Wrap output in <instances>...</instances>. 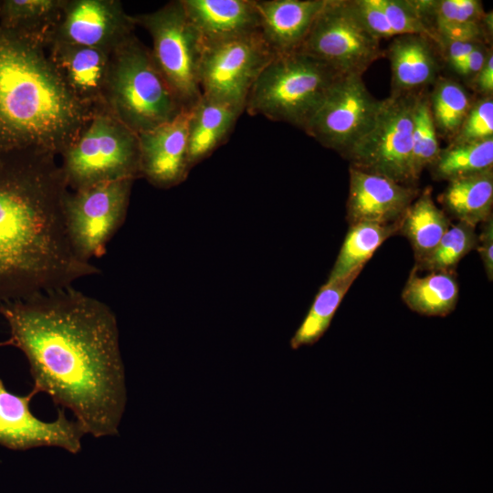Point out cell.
<instances>
[{
	"instance_id": "obj_37",
	"label": "cell",
	"mask_w": 493,
	"mask_h": 493,
	"mask_svg": "<svg viewBox=\"0 0 493 493\" xmlns=\"http://www.w3.org/2000/svg\"><path fill=\"white\" fill-rule=\"evenodd\" d=\"M490 49L486 44H478L456 72L471 81L483 67Z\"/></svg>"
},
{
	"instance_id": "obj_38",
	"label": "cell",
	"mask_w": 493,
	"mask_h": 493,
	"mask_svg": "<svg viewBox=\"0 0 493 493\" xmlns=\"http://www.w3.org/2000/svg\"><path fill=\"white\" fill-rule=\"evenodd\" d=\"M478 42H450L441 48L444 50L446 60L451 68L456 72L466 58L477 47ZM484 44V43H483Z\"/></svg>"
},
{
	"instance_id": "obj_10",
	"label": "cell",
	"mask_w": 493,
	"mask_h": 493,
	"mask_svg": "<svg viewBox=\"0 0 493 493\" xmlns=\"http://www.w3.org/2000/svg\"><path fill=\"white\" fill-rule=\"evenodd\" d=\"M275 56L261 31L204 44L202 94L245 110L251 88Z\"/></svg>"
},
{
	"instance_id": "obj_36",
	"label": "cell",
	"mask_w": 493,
	"mask_h": 493,
	"mask_svg": "<svg viewBox=\"0 0 493 493\" xmlns=\"http://www.w3.org/2000/svg\"><path fill=\"white\" fill-rule=\"evenodd\" d=\"M477 235V250L489 281L493 279V215L486 220Z\"/></svg>"
},
{
	"instance_id": "obj_22",
	"label": "cell",
	"mask_w": 493,
	"mask_h": 493,
	"mask_svg": "<svg viewBox=\"0 0 493 493\" xmlns=\"http://www.w3.org/2000/svg\"><path fill=\"white\" fill-rule=\"evenodd\" d=\"M63 0H0V27L42 47L49 44Z\"/></svg>"
},
{
	"instance_id": "obj_25",
	"label": "cell",
	"mask_w": 493,
	"mask_h": 493,
	"mask_svg": "<svg viewBox=\"0 0 493 493\" xmlns=\"http://www.w3.org/2000/svg\"><path fill=\"white\" fill-rule=\"evenodd\" d=\"M450 226L446 213L435 205L431 190L426 189L401 217L398 232L408 239L419 262L433 251Z\"/></svg>"
},
{
	"instance_id": "obj_30",
	"label": "cell",
	"mask_w": 493,
	"mask_h": 493,
	"mask_svg": "<svg viewBox=\"0 0 493 493\" xmlns=\"http://www.w3.org/2000/svg\"><path fill=\"white\" fill-rule=\"evenodd\" d=\"M440 146L431 114L429 98L424 90L417 93L414 110L410 174L412 184L418 181L423 170L436 160Z\"/></svg>"
},
{
	"instance_id": "obj_2",
	"label": "cell",
	"mask_w": 493,
	"mask_h": 493,
	"mask_svg": "<svg viewBox=\"0 0 493 493\" xmlns=\"http://www.w3.org/2000/svg\"><path fill=\"white\" fill-rule=\"evenodd\" d=\"M68 192L56 156L0 153V303L72 287L100 273L69 237Z\"/></svg>"
},
{
	"instance_id": "obj_19",
	"label": "cell",
	"mask_w": 493,
	"mask_h": 493,
	"mask_svg": "<svg viewBox=\"0 0 493 493\" xmlns=\"http://www.w3.org/2000/svg\"><path fill=\"white\" fill-rule=\"evenodd\" d=\"M203 45L260 31L256 0H182Z\"/></svg>"
},
{
	"instance_id": "obj_26",
	"label": "cell",
	"mask_w": 493,
	"mask_h": 493,
	"mask_svg": "<svg viewBox=\"0 0 493 493\" xmlns=\"http://www.w3.org/2000/svg\"><path fill=\"white\" fill-rule=\"evenodd\" d=\"M399 226L400 220L393 224L361 222L350 225L327 281L341 279L363 268L382 244L398 233Z\"/></svg>"
},
{
	"instance_id": "obj_18",
	"label": "cell",
	"mask_w": 493,
	"mask_h": 493,
	"mask_svg": "<svg viewBox=\"0 0 493 493\" xmlns=\"http://www.w3.org/2000/svg\"><path fill=\"white\" fill-rule=\"evenodd\" d=\"M325 0H256L260 31L276 53L299 51Z\"/></svg>"
},
{
	"instance_id": "obj_12",
	"label": "cell",
	"mask_w": 493,
	"mask_h": 493,
	"mask_svg": "<svg viewBox=\"0 0 493 493\" xmlns=\"http://www.w3.org/2000/svg\"><path fill=\"white\" fill-rule=\"evenodd\" d=\"M362 77L341 76L303 130L343 158L371 129L382 102L369 92Z\"/></svg>"
},
{
	"instance_id": "obj_20",
	"label": "cell",
	"mask_w": 493,
	"mask_h": 493,
	"mask_svg": "<svg viewBox=\"0 0 493 493\" xmlns=\"http://www.w3.org/2000/svg\"><path fill=\"white\" fill-rule=\"evenodd\" d=\"M435 42L421 35L392 38L386 55L392 72V92H419L437 79L439 63Z\"/></svg>"
},
{
	"instance_id": "obj_14",
	"label": "cell",
	"mask_w": 493,
	"mask_h": 493,
	"mask_svg": "<svg viewBox=\"0 0 493 493\" xmlns=\"http://www.w3.org/2000/svg\"><path fill=\"white\" fill-rule=\"evenodd\" d=\"M135 26L133 16L125 12L121 1L63 0L51 41L111 53L134 35Z\"/></svg>"
},
{
	"instance_id": "obj_15",
	"label": "cell",
	"mask_w": 493,
	"mask_h": 493,
	"mask_svg": "<svg viewBox=\"0 0 493 493\" xmlns=\"http://www.w3.org/2000/svg\"><path fill=\"white\" fill-rule=\"evenodd\" d=\"M190 110L139 133L141 177L158 188L183 183L192 169L189 161Z\"/></svg>"
},
{
	"instance_id": "obj_3",
	"label": "cell",
	"mask_w": 493,
	"mask_h": 493,
	"mask_svg": "<svg viewBox=\"0 0 493 493\" xmlns=\"http://www.w3.org/2000/svg\"><path fill=\"white\" fill-rule=\"evenodd\" d=\"M93 110L68 91L44 47L0 27V153L60 155Z\"/></svg>"
},
{
	"instance_id": "obj_23",
	"label": "cell",
	"mask_w": 493,
	"mask_h": 493,
	"mask_svg": "<svg viewBox=\"0 0 493 493\" xmlns=\"http://www.w3.org/2000/svg\"><path fill=\"white\" fill-rule=\"evenodd\" d=\"M440 201L458 222L484 223L492 216L493 169L448 181Z\"/></svg>"
},
{
	"instance_id": "obj_28",
	"label": "cell",
	"mask_w": 493,
	"mask_h": 493,
	"mask_svg": "<svg viewBox=\"0 0 493 493\" xmlns=\"http://www.w3.org/2000/svg\"><path fill=\"white\" fill-rule=\"evenodd\" d=\"M436 180L450 181L493 169V139L457 143L441 149L431 165Z\"/></svg>"
},
{
	"instance_id": "obj_4",
	"label": "cell",
	"mask_w": 493,
	"mask_h": 493,
	"mask_svg": "<svg viewBox=\"0 0 493 493\" xmlns=\"http://www.w3.org/2000/svg\"><path fill=\"white\" fill-rule=\"evenodd\" d=\"M104 101L111 113L138 134L186 110L159 71L151 49L135 34L110 54Z\"/></svg>"
},
{
	"instance_id": "obj_1",
	"label": "cell",
	"mask_w": 493,
	"mask_h": 493,
	"mask_svg": "<svg viewBox=\"0 0 493 493\" xmlns=\"http://www.w3.org/2000/svg\"><path fill=\"white\" fill-rule=\"evenodd\" d=\"M33 390L69 409L86 435L115 436L127 404L118 322L104 302L72 287L0 303Z\"/></svg>"
},
{
	"instance_id": "obj_6",
	"label": "cell",
	"mask_w": 493,
	"mask_h": 493,
	"mask_svg": "<svg viewBox=\"0 0 493 493\" xmlns=\"http://www.w3.org/2000/svg\"><path fill=\"white\" fill-rule=\"evenodd\" d=\"M68 189L141 178L139 135L106 106L95 108L75 140L59 155Z\"/></svg>"
},
{
	"instance_id": "obj_24",
	"label": "cell",
	"mask_w": 493,
	"mask_h": 493,
	"mask_svg": "<svg viewBox=\"0 0 493 493\" xmlns=\"http://www.w3.org/2000/svg\"><path fill=\"white\" fill-rule=\"evenodd\" d=\"M459 295L455 272L433 271L424 277L414 268L402 292V299L413 311L445 317L456 309Z\"/></svg>"
},
{
	"instance_id": "obj_39",
	"label": "cell",
	"mask_w": 493,
	"mask_h": 493,
	"mask_svg": "<svg viewBox=\"0 0 493 493\" xmlns=\"http://www.w3.org/2000/svg\"><path fill=\"white\" fill-rule=\"evenodd\" d=\"M476 90L482 97L492 96L493 94V53L492 48L489 50L488 58L478 71V73L471 80Z\"/></svg>"
},
{
	"instance_id": "obj_27",
	"label": "cell",
	"mask_w": 493,
	"mask_h": 493,
	"mask_svg": "<svg viewBox=\"0 0 493 493\" xmlns=\"http://www.w3.org/2000/svg\"><path fill=\"white\" fill-rule=\"evenodd\" d=\"M362 270L357 269L339 280L327 281L320 288L308 314L290 340L292 349L312 345L323 336L344 296Z\"/></svg>"
},
{
	"instance_id": "obj_34",
	"label": "cell",
	"mask_w": 493,
	"mask_h": 493,
	"mask_svg": "<svg viewBox=\"0 0 493 493\" xmlns=\"http://www.w3.org/2000/svg\"><path fill=\"white\" fill-rule=\"evenodd\" d=\"M388 22L397 36L421 35L435 44L431 34L411 0H379Z\"/></svg>"
},
{
	"instance_id": "obj_21",
	"label": "cell",
	"mask_w": 493,
	"mask_h": 493,
	"mask_svg": "<svg viewBox=\"0 0 493 493\" xmlns=\"http://www.w3.org/2000/svg\"><path fill=\"white\" fill-rule=\"evenodd\" d=\"M244 111L240 107L202 94L190 110L188 148L192 168L225 143Z\"/></svg>"
},
{
	"instance_id": "obj_17",
	"label": "cell",
	"mask_w": 493,
	"mask_h": 493,
	"mask_svg": "<svg viewBox=\"0 0 493 493\" xmlns=\"http://www.w3.org/2000/svg\"><path fill=\"white\" fill-rule=\"evenodd\" d=\"M347 220L351 224L398 222L418 196V189L390 178L349 168Z\"/></svg>"
},
{
	"instance_id": "obj_8",
	"label": "cell",
	"mask_w": 493,
	"mask_h": 493,
	"mask_svg": "<svg viewBox=\"0 0 493 493\" xmlns=\"http://www.w3.org/2000/svg\"><path fill=\"white\" fill-rule=\"evenodd\" d=\"M417 93L391 92L382 100L372 126L345 156L350 166L412 186V132Z\"/></svg>"
},
{
	"instance_id": "obj_31",
	"label": "cell",
	"mask_w": 493,
	"mask_h": 493,
	"mask_svg": "<svg viewBox=\"0 0 493 493\" xmlns=\"http://www.w3.org/2000/svg\"><path fill=\"white\" fill-rule=\"evenodd\" d=\"M476 227L458 222L450 226L433 251L416 262L415 270L455 272L457 264L477 248Z\"/></svg>"
},
{
	"instance_id": "obj_16",
	"label": "cell",
	"mask_w": 493,
	"mask_h": 493,
	"mask_svg": "<svg viewBox=\"0 0 493 493\" xmlns=\"http://www.w3.org/2000/svg\"><path fill=\"white\" fill-rule=\"evenodd\" d=\"M45 51L58 77L77 101L91 110L106 106L104 93L111 53L60 41H51Z\"/></svg>"
},
{
	"instance_id": "obj_11",
	"label": "cell",
	"mask_w": 493,
	"mask_h": 493,
	"mask_svg": "<svg viewBox=\"0 0 493 493\" xmlns=\"http://www.w3.org/2000/svg\"><path fill=\"white\" fill-rule=\"evenodd\" d=\"M134 180L99 183L68 192L66 224L79 255L91 262L106 252V246L126 218Z\"/></svg>"
},
{
	"instance_id": "obj_5",
	"label": "cell",
	"mask_w": 493,
	"mask_h": 493,
	"mask_svg": "<svg viewBox=\"0 0 493 493\" xmlns=\"http://www.w3.org/2000/svg\"><path fill=\"white\" fill-rule=\"evenodd\" d=\"M341 76L300 51L276 55L251 88L245 111L304 130Z\"/></svg>"
},
{
	"instance_id": "obj_13",
	"label": "cell",
	"mask_w": 493,
	"mask_h": 493,
	"mask_svg": "<svg viewBox=\"0 0 493 493\" xmlns=\"http://www.w3.org/2000/svg\"><path fill=\"white\" fill-rule=\"evenodd\" d=\"M36 394L32 389L27 395H16L6 390L0 378V445L18 451L51 446L79 453L86 435L82 426L76 420H68L63 408L58 409L55 421L37 418L29 408Z\"/></svg>"
},
{
	"instance_id": "obj_35",
	"label": "cell",
	"mask_w": 493,
	"mask_h": 493,
	"mask_svg": "<svg viewBox=\"0 0 493 493\" xmlns=\"http://www.w3.org/2000/svg\"><path fill=\"white\" fill-rule=\"evenodd\" d=\"M353 1L364 26L372 37L381 41L397 36L391 27L379 0Z\"/></svg>"
},
{
	"instance_id": "obj_32",
	"label": "cell",
	"mask_w": 493,
	"mask_h": 493,
	"mask_svg": "<svg viewBox=\"0 0 493 493\" xmlns=\"http://www.w3.org/2000/svg\"><path fill=\"white\" fill-rule=\"evenodd\" d=\"M493 139V96L473 102L450 143H469Z\"/></svg>"
},
{
	"instance_id": "obj_33",
	"label": "cell",
	"mask_w": 493,
	"mask_h": 493,
	"mask_svg": "<svg viewBox=\"0 0 493 493\" xmlns=\"http://www.w3.org/2000/svg\"><path fill=\"white\" fill-rule=\"evenodd\" d=\"M485 13L478 0H434L430 31L435 37L434 30L440 26L481 23Z\"/></svg>"
},
{
	"instance_id": "obj_29",
	"label": "cell",
	"mask_w": 493,
	"mask_h": 493,
	"mask_svg": "<svg viewBox=\"0 0 493 493\" xmlns=\"http://www.w3.org/2000/svg\"><path fill=\"white\" fill-rule=\"evenodd\" d=\"M428 98L437 134L451 141L473 104L469 94L458 82L437 78Z\"/></svg>"
},
{
	"instance_id": "obj_7",
	"label": "cell",
	"mask_w": 493,
	"mask_h": 493,
	"mask_svg": "<svg viewBox=\"0 0 493 493\" xmlns=\"http://www.w3.org/2000/svg\"><path fill=\"white\" fill-rule=\"evenodd\" d=\"M136 26L151 36V53L159 71L176 99L191 110L202 96L200 63L201 37L188 18L182 0L171 1L159 9L133 16Z\"/></svg>"
},
{
	"instance_id": "obj_9",
	"label": "cell",
	"mask_w": 493,
	"mask_h": 493,
	"mask_svg": "<svg viewBox=\"0 0 493 493\" xmlns=\"http://www.w3.org/2000/svg\"><path fill=\"white\" fill-rule=\"evenodd\" d=\"M300 52L341 75H361L383 55L380 41L364 26L353 0H325Z\"/></svg>"
}]
</instances>
